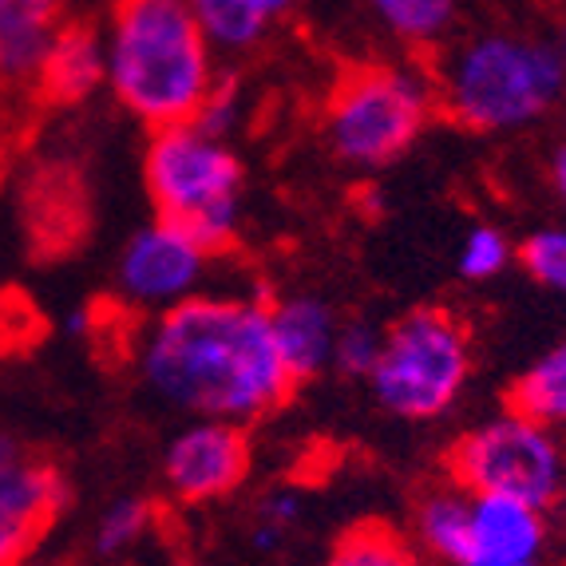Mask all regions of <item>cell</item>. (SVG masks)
Segmentation results:
<instances>
[{
  "instance_id": "484cf974",
  "label": "cell",
  "mask_w": 566,
  "mask_h": 566,
  "mask_svg": "<svg viewBox=\"0 0 566 566\" xmlns=\"http://www.w3.org/2000/svg\"><path fill=\"white\" fill-rule=\"evenodd\" d=\"M44 535V527L17 511L0 507V566H20L29 563L32 547H36V538Z\"/></svg>"
},
{
  "instance_id": "e0dca14e",
  "label": "cell",
  "mask_w": 566,
  "mask_h": 566,
  "mask_svg": "<svg viewBox=\"0 0 566 566\" xmlns=\"http://www.w3.org/2000/svg\"><path fill=\"white\" fill-rule=\"evenodd\" d=\"M187 9L214 56H245L270 32V20L250 0H187Z\"/></svg>"
},
{
  "instance_id": "ba28073f",
  "label": "cell",
  "mask_w": 566,
  "mask_h": 566,
  "mask_svg": "<svg viewBox=\"0 0 566 566\" xmlns=\"http://www.w3.org/2000/svg\"><path fill=\"white\" fill-rule=\"evenodd\" d=\"M214 250L163 218L135 230L115 262V293L139 313H163L207 293Z\"/></svg>"
},
{
  "instance_id": "cb8c5ba5",
  "label": "cell",
  "mask_w": 566,
  "mask_h": 566,
  "mask_svg": "<svg viewBox=\"0 0 566 566\" xmlns=\"http://www.w3.org/2000/svg\"><path fill=\"white\" fill-rule=\"evenodd\" d=\"M302 523V495L293 488H274L265 491L262 500H258L254 511V531H250V543L265 555H274V551L285 547V538L290 531Z\"/></svg>"
},
{
  "instance_id": "f1b7e54d",
  "label": "cell",
  "mask_w": 566,
  "mask_h": 566,
  "mask_svg": "<svg viewBox=\"0 0 566 566\" xmlns=\"http://www.w3.org/2000/svg\"><path fill=\"white\" fill-rule=\"evenodd\" d=\"M558 56H563V64H566V20H563V32H558Z\"/></svg>"
},
{
  "instance_id": "8992f818",
  "label": "cell",
  "mask_w": 566,
  "mask_h": 566,
  "mask_svg": "<svg viewBox=\"0 0 566 566\" xmlns=\"http://www.w3.org/2000/svg\"><path fill=\"white\" fill-rule=\"evenodd\" d=\"M373 400L408 424L444 420L472 385V337L452 310L424 305L385 329L377 368L365 380Z\"/></svg>"
},
{
  "instance_id": "6da1fadb",
  "label": "cell",
  "mask_w": 566,
  "mask_h": 566,
  "mask_svg": "<svg viewBox=\"0 0 566 566\" xmlns=\"http://www.w3.org/2000/svg\"><path fill=\"white\" fill-rule=\"evenodd\" d=\"M143 385L175 412L250 424L293 392L270 329V305L254 293H199L155 313L135 340Z\"/></svg>"
},
{
  "instance_id": "2e32d148",
  "label": "cell",
  "mask_w": 566,
  "mask_h": 566,
  "mask_svg": "<svg viewBox=\"0 0 566 566\" xmlns=\"http://www.w3.org/2000/svg\"><path fill=\"white\" fill-rule=\"evenodd\" d=\"M468 527H472V495L455 488L452 480L444 488L428 491L424 500L416 503V543L436 563L455 566V558L468 547Z\"/></svg>"
},
{
  "instance_id": "ffe728a7",
  "label": "cell",
  "mask_w": 566,
  "mask_h": 566,
  "mask_svg": "<svg viewBox=\"0 0 566 566\" xmlns=\"http://www.w3.org/2000/svg\"><path fill=\"white\" fill-rule=\"evenodd\" d=\"M155 523V511L147 500L139 495H119L112 507L99 515L95 523V555L115 558V555H127L132 547H139L147 531Z\"/></svg>"
},
{
  "instance_id": "f546056e",
  "label": "cell",
  "mask_w": 566,
  "mask_h": 566,
  "mask_svg": "<svg viewBox=\"0 0 566 566\" xmlns=\"http://www.w3.org/2000/svg\"><path fill=\"white\" fill-rule=\"evenodd\" d=\"M563 147H566V119H563Z\"/></svg>"
},
{
  "instance_id": "83f0119b",
  "label": "cell",
  "mask_w": 566,
  "mask_h": 566,
  "mask_svg": "<svg viewBox=\"0 0 566 566\" xmlns=\"http://www.w3.org/2000/svg\"><path fill=\"white\" fill-rule=\"evenodd\" d=\"M551 187H555V199L566 210V147H558L555 159H551Z\"/></svg>"
},
{
  "instance_id": "7c38bea8",
  "label": "cell",
  "mask_w": 566,
  "mask_h": 566,
  "mask_svg": "<svg viewBox=\"0 0 566 566\" xmlns=\"http://www.w3.org/2000/svg\"><path fill=\"white\" fill-rule=\"evenodd\" d=\"M36 87L52 104H84L104 87V36L92 24H60L40 60Z\"/></svg>"
},
{
  "instance_id": "3957f363",
  "label": "cell",
  "mask_w": 566,
  "mask_h": 566,
  "mask_svg": "<svg viewBox=\"0 0 566 566\" xmlns=\"http://www.w3.org/2000/svg\"><path fill=\"white\" fill-rule=\"evenodd\" d=\"M436 104L460 127L483 135L531 127L566 99V64L547 40L480 32L440 52Z\"/></svg>"
},
{
  "instance_id": "d4e9b609",
  "label": "cell",
  "mask_w": 566,
  "mask_h": 566,
  "mask_svg": "<svg viewBox=\"0 0 566 566\" xmlns=\"http://www.w3.org/2000/svg\"><path fill=\"white\" fill-rule=\"evenodd\" d=\"M242 112H245V95L242 87L234 84V80L218 76V84L210 87V95L202 99L199 115H195V127L207 135H214V139H230V135L242 127Z\"/></svg>"
},
{
  "instance_id": "1f68e13d",
  "label": "cell",
  "mask_w": 566,
  "mask_h": 566,
  "mask_svg": "<svg viewBox=\"0 0 566 566\" xmlns=\"http://www.w3.org/2000/svg\"><path fill=\"white\" fill-rule=\"evenodd\" d=\"M175 566H195V563H175Z\"/></svg>"
},
{
  "instance_id": "4fadbf2b",
  "label": "cell",
  "mask_w": 566,
  "mask_h": 566,
  "mask_svg": "<svg viewBox=\"0 0 566 566\" xmlns=\"http://www.w3.org/2000/svg\"><path fill=\"white\" fill-rule=\"evenodd\" d=\"M64 475L52 463L40 460V455H32L12 432H0V507H9L17 515H24V520L48 527L64 511Z\"/></svg>"
},
{
  "instance_id": "52a82bcc",
  "label": "cell",
  "mask_w": 566,
  "mask_h": 566,
  "mask_svg": "<svg viewBox=\"0 0 566 566\" xmlns=\"http://www.w3.org/2000/svg\"><path fill=\"white\" fill-rule=\"evenodd\" d=\"M448 480L468 495H503L547 511L566 495V436L503 408L455 436Z\"/></svg>"
},
{
  "instance_id": "7402d4cb",
  "label": "cell",
  "mask_w": 566,
  "mask_h": 566,
  "mask_svg": "<svg viewBox=\"0 0 566 566\" xmlns=\"http://www.w3.org/2000/svg\"><path fill=\"white\" fill-rule=\"evenodd\" d=\"M511 262H515L511 238L503 234L500 227H488V222L468 230L460 250H455V270H460L463 282H491V277H500Z\"/></svg>"
},
{
  "instance_id": "9a60e30c",
  "label": "cell",
  "mask_w": 566,
  "mask_h": 566,
  "mask_svg": "<svg viewBox=\"0 0 566 566\" xmlns=\"http://www.w3.org/2000/svg\"><path fill=\"white\" fill-rule=\"evenodd\" d=\"M507 408L566 436V340L551 345L543 357H535L511 380Z\"/></svg>"
},
{
  "instance_id": "5b68a950",
  "label": "cell",
  "mask_w": 566,
  "mask_h": 566,
  "mask_svg": "<svg viewBox=\"0 0 566 566\" xmlns=\"http://www.w3.org/2000/svg\"><path fill=\"white\" fill-rule=\"evenodd\" d=\"M432 72L412 64H368L337 80L325 104V143L357 170L392 167L436 115Z\"/></svg>"
},
{
  "instance_id": "277c9868",
  "label": "cell",
  "mask_w": 566,
  "mask_h": 566,
  "mask_svg": "<svg viewBox=\"0 0 566 566\" xmlns=\"http://www.w3.org/2000/svg\"><path fill=\"white\" fill-rule=\"evenodd\" d=\"M143 187L155 218L195 234L214 254L238 238L245 170L230 139H214L195 123L159 127L143 151Z\"/></svg>"
},
{
  "instance_id": "9c48e42d",
  "label": "cell",
  "mask_w": 566,
  "mask_h": 566,
  "mask_svg": "<svg viewBox=\"0 0 566 566\" xmlns=\"http://www.w3.org/2000/svg\"><path fill=\"white\" fill-rule=\"evenodd\" d=\"M250 475V440L242 424L195 416L170 436L163 483L179 503H210L238 491Z\"/></svg>"
},
{
  "instance_id": "30bf717a",
  "label": "cell",
  "mask_w": 566,
  "mask_h": 566,
  "mask_svg": "<svg viewBox=\"0 0 566 566\" xmlns=\"http://www.w3.org/2000/svg\"><path fill=\"white\" fill-rule=\"evenodd\" d=\"M547 511L503 495H472L468 547L455 566H538L547 551Z\"/></svg>"
},
{
  "instance_id": "8fae6325",
  "label": "cell",
  "mask_w": 566,
  "mask_h": 566,
  "mask_svg": "<svg viewBox=\"0 0 566 566\" xmlns=\"http://www.w3.org/2000/svg\"><path fill=\"white\" fill-rule=\"evenodd\" d=\"M270 329L274 345L290 368L293 385L313 380L317 373L333 368V345H337V310L313 293H293L270 305Z\"/></svg>"
},
{
  "instance_id": "ac0fdd59",
  "label": "cell",
  "mask_w": 566,
  "mask_h": 566,
  "mask_svg": "<svg viewBox=\"0 0 566 566\" xmlns=\"http://www.w3.org/2000/svg\"><path fill=\"white\" fill-rule=\"evenodd\" d=\"M377 20L405 44H440L455 24L460 0H368Z\"/></svg>"
},
{
  "instance_id": "d6986e66",
  "label": "cell",
  "mask_w": 566,
  "mask_h": 566,
  "mask_svg": "<svg viewBox=\"0 0 566 566\" xmlns=\"http://www.w3.org/2000/svg\"><path fill=\"white\" fill-rule=\"evenodd\" d=\"M322 566H428V563L392 527L365 523V527H353L349 535H340L337 547L329 551V558Z\"/></svg>"
},
{
  "instance_id": "4316f807",
  "label": "cell",
  "mask_w": 566,
  "mask_h": 566,
  "mask_svg": "<svg viewBox=\"0 0 566 566\" xmlns=\"http://www.w3.org/2000/svg\"><path fill=\"white\" fill-rule=\"evenodd\" d=\"M250 4H254V9L262 12L265 20H270V24H277V20H285V17H290V12L297 9V4H302V0H250Z\"/></svg>"
},
{
  "instance_id": "5bb4252c",
  "label": "cell",
  "mask_w": 566,
  "mask_h": 566,
  "mask_svg": "<svg viewBox=\"0 0 566 566\" xmlns=\"http://www.w3.org/2000/svg\"><path fill=\"white\" fill-rule=\"evenodd\" d=\"M64 24V0H0V80L36 84L52 32Z\"/></svg>"
},
{
  "instance_id": "603a6c76",
  "label": "cell",
  "mask_w": 566,
  "mask_h": 566,
  "mask_svg": "<svg viewBox=\"0 0 566 566\" xmlns=\"http://www.w3.org/2000/svg\"><path fill=\"white\" fill-rule=\"evenodd\" d=\"M380 345H385V329L377 322H365V317L340 322L337 345H333V368L349 380H368V373L380 360Z\"/></svg>"
},
{
  "instance_id": "7a4b0ae2",
  "label": "cell",
  "mask_w": 566,
  "mask_h": 566,
  "mask_svg": "<svg viewBox=\"0 0 566 566\" xmlns=\"http://www.w3.org/2000/svg\"><path fill=\"white\" fill-rule=\"evenodd\" d=\"M99 36L104 87L151 132L195 119L222 76L187 0H112Z\"/></svg>"
},
{
  "instance_id": "4dcf8cb0",
  "label": "cell",
  "mask_w": 566,
  "mask_h": 566,
  "mask_svg": "<svg viewBox=\"0 0 566 566\" xmlns=\"http://www.w3.org/2000/svg\"><path fill=\"white\" fill-rule=\"evenodd\" d=\"M32 566H56V563H32Z\"/></svg>"
},
{
  "instance_id": "44dd1931",
  "label": "cell",
  "mask_w": 566,
  "mask_h": 566,
  "mask_svg": "<svg viewBox=\"0 0 566 566\" xmlns=\"http://www.w3.org/2000/svg\"><path fill=\"white\" fill-rule=\"evenodd\" d=\"M515 262L527 270V277L535 285H543L555 297H566V227L531 230L515 245Z\"/></svg>"
}]
</instances>
